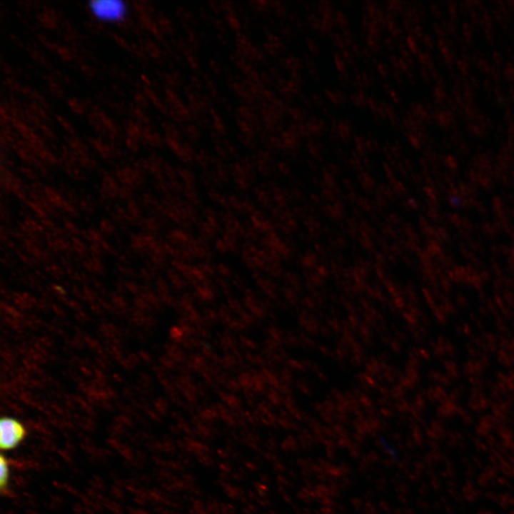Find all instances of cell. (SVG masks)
<instances>
[{"mask_svg": "<svg viewBox=\"0 0 514 514\" xmlns=\"http://www.w3.org/2000/svg\"><path fill=\"white\" fill-rule=\"evenodd\" d=\"M89 8L96 19L109 22L122 20L127 10L125 3L119 0L93 1L89 3Z\"/></svg>", "mask_w": 514, "mask_h": 514, "instance_id": "1", "label": "cell"}, {"mask_svg": "<svg viewBox=\"0 0 514 514\" xmlns=\"http://www.w3.org/2000/svg\"><path fill=\"white\" fill-rule=\"evenodd\" d=\"M26 430L19 420L4 417L0 421V447L2 450L16 448L25 438Z\"/></svg>", "mask_w": 514, "mask_h": 514, "instance_id": "2", "label": "cell"}, {"mask_svg": "<svg viewBox=\"0 0 514 514\" xmlns=\"http://www.w3.org/2000/svg\"><path fill=\"white\" fill-rule=\"evenodd\" d=\"M120 188L117 183L112 177L108 176L103 178L102 190L103 193L109 197H116L119 196Z\"/></svg>", "mask_w": 514, "mask_h": 514, "instance_id": "3", "label": "cell"}, {"mask_svg": "<svg viewBox=\"0 0 514 514\" xmlns=\"http://www.w3.org/2000/svg\"><path fill=\"white\" fill-rule=\"evenodd\" d=\"M9 478V465L7 459L1 455L0 458V488L3 492L7 488Z\"/></svg>", "mask_w": 514, "mask_h": 514, "instance_id": "4", "label": "cell"}, {"mask_svg": "<svg viewBox=\"0 0 514 514\" xmlns=\"http://www.w3.org/2000/svg\"><path fill=\"white\" fill-rule=\"evenodd\" d=\"M309 131L316 134H321L325 131L324 123L318 119L314 118L311 119L308 126Z\"/></svg>", "mask_w": 514, "mask_h": 514, "instance_id": "5", "label": "cell"}, {"mask_svg": "<svg viewBox=\"0 0 514 514\" xmlns=\"http://www.w3.org/2000/svg\"><path fill=\"white\" fill-rule=\"evenodd\" d=\"M87 269L93 272H99L104 268V266L97 258H93L85 262Z\"/></svg>", "mask_w": 514, "mask_h": 514, "instance_id": "6", "label": "cell"}, {"mask_svg": "<svg viewBox=\"0 0 514 514\" xmlns=\"http://www.w3.org/2000/svg\"><path fill=\"white\" fill-rule=\"evenodd\" d=\"M326 95L333 102L338 104L343 102L345 99L343 94L338 89L327 90Z\"/></svg>", "mask_w": 514, "mask_h": 514, "instance_id": "7", "label": "cell"}, {"mask_svg": "<svg viewBox=\"0 0 514 514\" xmlns=\"http://www.w3.org/2000/svg\"><path fill=\"white\" fill-rule=\"evenodd\" d=\"M84 236L94 243H98L102 241V236L101 233L94 229H89L84 232Z\"/></svg>", "mask_w": 514, "mask_h": 514, "instance_id": "8", "label": "cell"}, {"mask_svg": "<svg viewBox=\"0 0 514 514\" xmlns=\"http://www.w3.org/2000/svg\"><path fill=\"white\" fill-rule=\"evenodd\" d=\"M503 76L508 81L514 82V64L507 62L503 70Z\"/></svg>", "mask_w": 514, "mask_h": 514, "instance_id": "9", "label": "cell"}, {"mask_svg": "<svg viewBox=\"0 0 514 514\" xmlns=\"http://www.w3.org/2000/svg\"><path fill=\"white\" fill-rule=\"evenodd\" d=\"M100 228L105 234H111L114 231V225L109 220L104 219L100 223Z\"/></svg>", "mask_w": 514, "mask_h": 514, "instance_id": "10", "label": "cell"}, {"mask_svg": "<svg viewBox=\"0 0 514 514\" xmlns=\"http://www.w3.org/2000/svg\"><path fill=\"white\" fill-rule=\"evenodd\" d=\"M456 64L458 69L460 70L463 75L467 76L469 74L470 69V63H468L460 59L456 61Z\"/></svg>", "mask_w": 514, "mask_h": 514, "instance_id": "11", "label": "cell"}, {"mask_svg": "<svg viewBox=\"0 0 514 514\" xmlns=\"http://www.w3.org/2000/svg\"><path fill=\"white\" fill-rule=\"evenodd\" d=\"M433 31L436 36H438L440 39H445V36L446 35V31L443 26H440V24L435 23L433 24Z\"/></svg>", "mask_w": 514, "mask_h": 514, "instance_id": "12", "label": "cell"}, {"mask_svg": "<svg viewBox=\"0 0 514 514\" xmlns=\"http://www.w3.org/2000/svg\"><path fill=\"white\" fill-rule=\"evenodd\" d=\"M504 121L508 126L514 124V112L510 109H508L503 116Z\"/></svg>", "mask_w": 514, "mask_h": 514, "instance_id": "13", "label": "cell"}, {"mask_svg": "<svg viewBox=\"0 0 514 514\" xmlns=\"http://www.w3.org/2000/svg\"><path fill=\"white\" fill-rule=\"evenodd\" d=\"M72 246L74 250L79 253H82L86 251L84 243L78 238L74 239Z\"/></svg>", "mask_w": 514, "mask_h": 514, "instance_id": "14", "label": "cell"}, {"mask_svg": "<svg viewBox=\"0 0 514 514\" xmlns=\"http://www.w3.org/2000/svg\"><path fill=\"white\" fill-rule=\"evenodd\" d=\"M352 101L358 106H362L366 103V98L362 94H356L352 96Z\"/></svg>", "mask_w": 514, "mask_h": 514, "instance_id": "15", "label": "cell"}, {"mask_svg": "<svg viewBox=\"0 0 514 514\" xmlns=\"http://www.w3.org/2000/svg\"><path fill=\"white\" fill-rule=\"evenodd\" d=\"M336 20L337 24L342 27H345L348 24V19L346 16L341 12L337 13Z\"/></svg>", "mask_w": 514, "mask_h": 514, "instance_id": "16", "label": "cell"}, {"mask_svg": "<svg viewBox=\"0 0 514 514\" xmlns=\"http://www.w3.org/2000/svg\"><path fill=\"white\" fill-rule=\"evenodd\" d=\"M408 46L412 52H418V48L417 44V40L413 37L409 36L407 40Z\"/></svg>", "mask_w": 514, "mask_h": 514, "instance_id": "17", "label": "cell"}, {"mask_svg": "<svg viewBox=\"0 0 514 514\" xmlns=\"http://www.w3.org/2000/svg\"><path fill=\"white\" fill-rule=\"evenodd\" d=\"M470 20L473 26H477L480 25L481 17L480 14L475 11L470 14Z\"/></svg>", "mask_w": 514, "mask_h": 514, "instance_id": "18", "label": "cell"}, {"mask_svg": "<svg viewBox=\"0 0 514 514\" xmlns=\"http://www.w3.org/2000/svg\"><path fill=\"white\" fill-rule=\"evenodd\" d=\"M492 59L495 64L497 65V66H500L503 64V58L499 52L494 51L492 54Z\"/></svg>", "mask_w": 514, "mask_h": 514, "instance_id": "19", "label": "cell"}, {"mask_svg": "<svg viewBox=\"0 0 514 514\" xmlns=\"http://www.w3.org/2000/svg\"><path fill=\"white\" fill-rule=\"evenodd\" d=\"M335 62L336 64L337 68L343 72L345 69V60L343 57L340 55L336 56Z\"/></svg>", "mask_w": 514, "mask_h": 514, "instance_id": "20", "label": "cell"}, {"mask_svg": "<svg viewBox=\"0 0 514 514\" xmlns=\"http://www.w3.org/2000/svg\"><path fill=\"white\" fill-rule=\"evenodd\" d=\"M308 47L309 50L314 54H318L319 49L318 47V45L315 41H313L312 39H308L307 40Z\"/></svg>", "mask_w": 514, "mask_h": 514, "instance_id": "21", "label": "cell"}, {"mask_svg": "<svg viewBox=\"0 0 514 514\" xmlns=\"http://www.w3.org/2000/svg\"><path fill=\"white\" fill-rule=\"evenodd\" d=\"M468 82L473 89H478L480 88V80L475 76H471L468 79Z\"/></svg>", "mask_w": 514, "mask_h": 514, "instance_id": "22", "label": "cell"}, {"mask_svg": "<svg viewBox=\"0 0 514 514\" xmlns=\"http://www.w3.org/2000/svg\"><path fill=\"white\" fill-rule=\"evenodd\" d=\"M422 39H423V42L424 45H425L427 48H428V49H433V48L434 42H433L432 38H431L430 36L425 35V36L423 37Z\"/></svg>", "mask_w": 514, "mask_h": 514, "instance_id": "23", "label": "cell"}, {"mask_svg": "<svg viewBox=\"0 0 514 514\" xmlns=\"http://www.w3.org/2000/svg\"><path fill=\"white\" fill-rule=\"evenodd\" d=\"M483 87L488 93H490L494 89L493 83L490 79H485L483 81Z\"/></svg>", "mask_w": 514, "mask_h": 514, "instance_id": "24", "label": "cell"}, {"mask_svg": "<svg viewBox=\"0 0 514 514\" xmlns=\"http://www.w3.org/2000/svg\"><path fill=\"white\" fill-rule=\"evenodd\" d=\"M453 133L451 134L450 139L453 142H459L461 140L462 138V133L460 131L453 129Z\"/></svg>", "mask_w": 514, "mask_h": 514, "instance_id": "25", "label": "cell"}, {"mask_svg": "<svg viewBox=\"0 0 514 514\" xmlns=\"http://www.w3.org/2000/svg\"><path fill=\"white\" fill-rule=\"evenodd\" d=\"M389 9L392 12H398L402 9V6L399 1H391Z\"/></svg>", "mask_w": 514, "mask_h": 514, "instance_id": "26", "label": "cell"}, {"mask_svg": "<svg viewBox=\"0 0 514 514\" xmlns=\"http://www.w3.org/2000/svg\"><path fill=\"white\" fill-rule=\"evenodd\" d=\"M431 11L434 14V16L437 18H441L442 17V10L440 8V6L433 4L431 6Z\"/></svg>", "mask_w": 514, "mask_h": 514, "instance_id": "27", "label": "cell"}, {"mask_svg": "<svg viewBox=\"0 0 514 514\" xmlns=\"http://www.w3.org/2000/svg\"><path fill=\"white\" fill-rule=\"evenodd\" d=\"M378 71L380 74L383 76H386L389 74L388 68L386 64H379Z\"/></svg>", "mask_w": 514, "mask_h": 514, "instance_id": "28", "label": "cell"}, {"mask_svg": "<svg viewBox=\"0 0 514 514\" xmlns=\"http://www.w3.org/2000/svg\"><path fill=\"white\" fill-rule=\"evenodd\" d=\"M66 229L72 233H76L78 231L77 227L74 223L68 222L66 223Z\"/></svg>", "mask_w": 514, "mask_h": 514, "instance_id": "29", "label": "cell"}, {"mask_svg": "<svg viewBox=\"0 0 514 514\" xmlns=\"http://www.w3.org/2000/svg\"><path fill=\"white\" fill-rule=\"evenodd\" d=\"M313 99L314 103H315L316 105H318V106H323V105L324 101H323V98H322L321 96H319V95H318V94H315V95H313Z\"/></svg>", "mask_w": 514, "mask_h": 514, "instance_id": "30", "label": "cell"}, {"mask_svg": "<svg viewBox=\"0 0 514 514\" xmlns=\"http://www.w3.org/2000/svg\"><path fill=\"white\" fill-rule=\"evenodd\" d=\"M508 97L510 101H514V86L510 85L508 89Z\"/></svg>", "mask_w": 514, "mask_h": 514, "instance_id": "31", "label": "cell"}, {"mask_svg": "<svg viewBox=\"0 0 514 514\" xmlns=\"http://www.w3.org/2000/svg\"><path fill=\"white\" fill-rule=\"evenodd\" d=\"M386 45L388 49H393L395 46V43L392 39L388 38L385 41Z\"/></svg>", "mask_w": 514, "mask_h": 514, "instance_id": "32", "label": "cell"}, {"mask_svg": "<svg viewBox=\"0 0 514 514\" xmlns=\"http://www.w3.org/2000/svg\"><path fill=\"white\" fill-rule=\"evenodd\" d=\"M506 54L510 59L514 61V49L513 48L508 47L506 49Z\"/></svg>", "mask_w": 514, "mask_h": 514, "instance_id": "33", "label": "cell"}, {"mask_svg": "<svg viewBox=\"0 0 514 514\" xmlns=\"http://www.w3.org/2000/svg\"></svg>", "mask_w": 514, "mask_h": 514, "instance_id": "34", "label": "cell"}]
</instances>
